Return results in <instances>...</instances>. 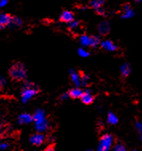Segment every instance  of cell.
Masks as SVG:
<instances>
[{
    "label": "cell",
    "mask_w": 142,
    "mask_h": 151,
    "mask_svg": "<svg viewBox=\"0 0 142 151\" xmlns=\"http://www.w3.org/2000/svg\"><path fill=\"white\" fill-rule=\"evenodd\" d=\"M27 68L24 66V64L22 63H14L11 68L9 69V75L11 78V79L16 81V82H20L24 80L27 77Z\"/></svg>",
    "instance_id": "obj_1"
},
{
    "label": "cell",
    "mask_w": 142,
    "mask_h": 151,
    "mask_svg": "<svg viewBox=\"0 0 142 151\" xmlns=\"http://www.w3.org/2000/svg\"><path fill=\"white\" fill-rule=\"evenodd\" d=\"M33 121L35 124V128L38 133L46 131L48 128V122L46 118L45 111L42 109H38L33 115Z\"/></svg>",
    "instance_id": "obj_2"
},
{
    "label": "cell",
    "mask_w": 142,
    "mask_h": 151,
    "mask_svg": "<svg viewBox=\"0 0 142 151\" xmlns=\"http://www.w3.org/2000/svg\"><path fill=\"white\" fill-rule=\"evenodd\" d=\"M38 91H39L38 87L33 83H31L30 81L25 82L22 86V93H21L22 102L27 103L28 101H30V99L35 96L38 93Z\"/></svg>",
    "instance_id": "obj_3"
},
{
    "label": "cell",
    "mask_w": 142,
    "mask_h": 151,
    "mask_svg": "<svg viewBox=\"0 0 142 151\" xmlns=\"http://www.w3.org/2000/svg\"><path fill=\"white\" fill-rule=\"evenodd\" d=\"M113 137L111 134H105L101 137L98 151H109L113 144Z\"/></svg>",
    "instance_id": "obj_4"
},
{
    "label": "cell",
    "mask_w": 142,
    "mask_h": 151,
    "mask_svg": "<svg viewBox=\"0 0 142 151\" xmlns=\"http://www.w3.org/2000/svg\"><path fill=\"white\" fill-rule=\"evenodd\" d=\"M45 139H46V137L42 133H37L35 134L30 136V142L31 144H33L34 146H41L45 142Z\"/></svg>",
    "instance_id": "obj_5"
},
{
    "label": "cell",
    "mask_w": 142,
    "mask_h": 151,
    "mask_svg": "<svg viewBox=\"0 0 142 151\" xmlns=\"http://www.w3.org/2000/svg\"><path fill=\"white\" fill-rule=\"evenodd\" d=\"M12 18L13 16H11V14H5V13L0 14V30L11 24Z\"/></svg>",
    "instance_id": "obj_6"
},
{
    "label": "cell",
    "mask_w": 142,
    "mask_h": 151,
    "mask_svg": "<svg viewBox=\"0 0 142 151\" xmlns=\"http://www.w3.org/2000/svg\"><path fill=\"white\" fill-rule=\"evenodd\" d=\"M98 30L100 35H106L107 34L109 33L110 30V26L109 23L106 21H103L101 23H99L98 27Z\"/></svg>",
    "instance_id": "obj_7"
},
{
    "label": "cell",
    "mask_w": 142,
    "mask_h": 151,
    "mask_svg": "<svg viewBox=\"0 0 142 151\" xmlns=\"http://www.w3.org/2000/svg\"><path fill=\"white\" fill-rule=\"evenodd\" d=\"M74 19V15L73 14V12H71L70 11H62V13L61 14L60 20L62 22H67L69 23L71 21H73Z\"/></svg>",
    "instance_id": "obj_8"
},
{
    "label": "cell",
    "mask_w": 142,
    "mask_h": 151,
    "mask_svg": "<svg viewBox=\"0 0 142 151\" xmlns=\"http://www.w3.org/2000/svg\"><path fill=\"white\" fill-rule=\"evenodd\" d=\"M101 45L102 48L106 50L107 51H115L118 49V47L116 46V44L110 40H105V41L101 42Z\"/></svg>",
    "instance_id": "obj_9"
},
{
    "label": "cell",
    "mask_w": 142,
    "mask_h": 151,
    "mask_svg": "<svg viewBox=\"0 0 142 151\" xmlns=\"http://www.w3.org/2000/svg\"><path fill=\"white\" fill-rule=\"evenodd\" d=\"M81 100L84 104L89 105L93 103V96L92 95V93H90L89 91H86L85 92H83L82 95L81 96Z\"/></svg>",
    "instance_id": "obj_10"
},
{
    "label": "cell",
    "mask_w": 142,
    "mask_h": 151,
    "mask_svg": "<svg viewBox=\"0 0 142 151\" xmlns=\"http://www.w3.org/2000/svg\"><path fill=\"white\" fill-rule=\"evenodd\" d=\"M80 43L84 47H90L92 45V36H89L87 35H82L79 39Z\"/></svg>",
    "instance_id": "obj_11"
},
{
    "label": "cell",
    "mask_w": 142,
    "mask_h": 151,
    "mask_svg": "<svg viewBox=\"0 0 142 151\" xmlns=\"http://www.w3.org/2000/svg\"><path fill=\"white\" fill-rule=\"evenodd\" d=\"M18 121L20 124H29L33 121V117L32 115H30V114L25 113L19 115Z\"/></svg>",
    "instance_id": "obj_12"
},
{
    "label": "cell",
    "mask_w": 142,
    "mask_h": 151,
    "mask_svg": "<svg viewBox=\"0 0 142 151\" xmlns=\"http://www.w3.org/2000/svg\"><path fill=\"white\" fill-rule=\"evenodd\" d=\"M134 11H133V9L130 7V5L129 4H126L125 5V7H124V14L121 15V18L122 19H130L132 17L134 16Z\"/></svg>",
    "instance_id": "obj_13"
},
{
    "label": "cell",
    "mask_w": 142,
    "mask_h": 151,
    "mask_svg": "<svg viewBox=\"0 0 142 151\" xmlns=\"http://www.w3.org/2000/svg\"><path fill=\"white\" fill-rule=\"evenodd\" d=\"M70 78L72 82L77 86H81V75L76 71H74V70H70Z\"/></svg>",
    "instance_id": "obj_14"
},
{
    "label": "cell",
    "mask_w": 142,
    "mask_h": 151,
    "mask_svg": "<svg viewBox=\"0 0 142 151\" xmlns=\"http://www.w3.org/2000/svg\"><path fill=\"white\" fill-rule=\"evenodd\" d=\"M83 92L84 91H82V89H80V88H74V89L70 90V92H69V93H70V98H72V99H80L81 96L82 95Z\"/></svg>",
    "instance_id": "obj_15"
},
{
    "label": "cell",
    "mask_w": 142,
    "mask_h": 151,
    "mask_svg": "<svg viewBox=\"0 0 142 151\" xmlns=\"http://www.w3.org/2000/svg\"><path fill=\"white\" fill-rule=\"evenodd\" d=\"M105 0H90V6L93 8L94 10L102 7V6L104 5Z\"/></svg>",
    "instance_id": "obj_16"
},
{
    "label": "cell",
    "mask_w": 142,
    "mask_h": 151,
    "mask_svg": "<svg viewBox=\"0 0 142 151\" xmlns=\"http://www.w3.org/2000/svg\"><path fill=\"white\" fill-rule=\"evenodd\" d=\"M120 73L121 74L123 75L124 77H127L128 74H130L131 72V67L129 66V64L128 63H125L123 64L122 66H120Z\"/></svg>",
    "instance_id": "obj_17"
},
{
    "label": "cell",
    "mask_w": 142,
    "mask_h": 151,
    "mask_svg": "<svg viewBox=\"0 0 142 151\" xmlns=\"http://www.w3.org/2000/svg\"><path fill=\"white\" fill-rule=\"evenodd\" d=\"M107 122L110 125H116L118 123V118L112 112H109L107 116Z\"/></svg>",
    "instance_id": "obj_18"
},
{
    "label": "cell",
    "mask_w": 142,
    "mask_h": 151,
    "mask_svg": "<svg viewBox=\"0 0 142 151\" xmlns=\"http://www.w3.org/2000/svg\"><path fill=\"white\" fill-rule=\"evenodd\" d=\"M100 44H101V40L99 39V37H98V36H92V45H91V47L95 48V47H98Z\"/></svg>",
    "instance_id": "obj_19"
},
{
    "label": "cell",
    "mask_w": 142,
    "mask_h": 151,
    "mask_svg": "<svg viewBox=\"0 0 142 151\" xmlns=\"http://www.w3.org/2000/svg\"><path fill=\"white\" fill-rule=\"evenodd\" d=\"M77 53H78V55L82 58H86L88 56H90V53L85 48H79L77 50Z\"/></svg>",
    "instance_id": "obj_20"
},
{
    "label": "cell",
    "mask_w": 142,
    "mask_h": 151,
    "mask_svg": "<svg viewBox=\"0 0 142 151\" xmlns=\"http://www.w3.org/2000/svg\"><path fill=\"white\" fill-rule=\"evenodd\" d=\"M89 82H90V77L88 75L84 74L81 76V85L85 86L89 84Z\"/></svg>",
    "instance_id": "obj_21"
},
{
    "label": "cell",
    "mask_w": 142,
    "mask_h": 151,
    "mask_svg": "<svg viewBox=\"0 0 142 151\" xmlns=\"http://www.w3.org/2000/svg\"><path fill=\"white\" fill-rule=\"evenodd\" d=\"M113 151H127L126 146L121 143H118L116 144L113 147Z\"/></svg>",
    "instance_id": "obj_22"
},
{
    "label": "cell",
    "mask_w": 142,
    "mask_h": 151,
    "mask_svg": "<svg viewBox=\"0 0 142 151\" xmlns=\"http://www.w3.org/2000/svg\"><path fill=\"white\" fill-rule=\"evenodd\" d=\"M78 26H79V22L74 19L68 23L69 28L71 29V30H74V29H76V28L78 27Z\"/></svg>",
    "instance_id": "obj_23"
},
{
    "label": "cell",
    "mask_w": 142,
    "mask_h": 151,
    "mask_svg": "<svg viewBox=\"0 0 142 151\" xmlns=\"http://www.w3.org/2000/svg\"><path fill=\"white\" fill-rule=\"evenodd\" d=\"M22 23V21L21 19H19V18H18V17H13V18H12L11 24L19 27V26H21Z\"/></svg>",
    "instance_id": "obj_24"
},
{
    "label": "cell",
    "mask_w": 142,
    "mask_h": 151,
    "mask_svg": "<svg viewBox=\"0 0 142 151\" xmlns=\"http://www.w3.org/2000/svg\"><path fill=\"white\" fill-rule=\"evenodd\" d=\"M136 128H137V131L139 133L140 136H142V123L140 122H136Z\"/></svg>",
    "instance_id": "obj_25"
},
{
    "label": "cell",
    "mask_w": 142,
    "mask_h": 151,
    "mask_svg": "<svg viewBox=\"0 0 142 151\" xmlns=\"http://www.w3.org/2000/svg\"><path fill=\"white\" fill-rule=\"evenodd\" d=\"M6 85V79L3 77H0V91H3Z\"/></svg>",
    "instance_id": "obj_26"
},
{
    "label": "cell",
    "mask_w": 142,
    "mask_h": 151,
    "mask_svg": "<svg viewBox=\"0 0 142 151\" xmlns=\"http://www.w3.org/2000/svg\"><path fill=\"white\" fill-rule=\"evenodd\" d=\"M96 11H97V13H98V14H100V15H102V16L106 15V14H105V11L104 9L102 8V7H100V8L97 9Z\"/></svg>",
    "instance_id": "obj_27"
},
{
    "label": "cell",
    "mask_w": 142,
    "mask_h": 151,
    "mask_svg": "<svg viewBox=\"0 0 142 151\" xmlns=\"http://www.w3.org/2000/svg\"><path fill=\"white\" fill-rule=\"evenodd\" d=\"M8 3V0H0V7H4Z\"/></svg>",
    "instance_id": "obj_28"
},
{
    "label": "cell",
    "mask_w": 142,
    "mask_h": 151,
    "mask_svg": "<svg viewBox=\"0 0 142 151\" xmlns=\"http://www.w3.org/2000/svg\"><path fill=\"white\" fill-rule=\"evenodd\" d=\"M43 151H55V146H53V145H50V146H47V148L45 149Z\"/></svg>",
    "instance_id": "obj_29"
},
{
    "label": "cell",
    "mask_w": 142,
    "mask_h": 151,
    "mask_svg": "<svg viewBox=\"0 0 142 151\" xmlns=\"http://www.w3.org/2000/svg\"><path fill=\"white\" fill-rule=\"evenodd\" d=\"M68 98H70V93H63L62 95V97H61V99H62V100H66V99H67Z\"/></svg>",
    "instance_id": "obj_30"
},
{
    "label": "cell",
    "mask_w": 142,
    "mask_h": 151,
    "mask_svg": "<svg viewBox=\"0 0 142 151\" xmlns=\"http://www.w3.org/2000/svg\"><path fill=\"white\" fill-rule=\"evenodd\" d=\"M8 147V145L6 143H1L0 144V150H6Z\"/></svg>",
    "instance_id": "obj_31"
},
{
    "label": "cell",
    "mask_w": 142,
    "mask_h": 151,
    "mask_svg": "<svg viewBox=\"0 0 142 151\" xmlns=\"http://www.w3.org/2000/svg\"><path fill=\"white\" fill-rule=\"evenodd\" d=\"M142 0H135V2H136V3H141V2Z\"/></svg>",
    "instance_id": "obj_32"
},
{
    "label": "cell",
    "mask_w": 142,
    "mask_h": 151,
    "mask_svg": "<svg viewBox=\"0 0 142 151\" xmlns=\"http://www.w3.org/2000/svg\"><path fill=\"white\" fill-rule=\"evenodd\" d=\"M141 142H142V136H141Z\"/></svg>",
    "instance_id": "obj_33"
},
{
    "label": "cell",
    "mask_w": 142,
    "mask_h": 151,
    "mask_svg": "<svg viewBox=\"0 0 142 151\" xmlns=\"http://www.w3.org/2000/svg\"><path fill=\"white\" fill-rule=\"evenodd\" d=\"M0 130H1V125H0Z\"/></svg>",
    "instance_id": "obj_34"
},
{
    "label": "cell",
    "mask_w": 142,
    "mask_h": 151,
    "mask_svg": "<svg viewBox=\"0 0 142 151\" xmlns=\"http://www.w3.org/2000/svg\"><path fill=\"white\" fill-rule=\"evenodd\" d=\"M132 151H139V150H132Z\"/></svg>",
    "instance_id": "obj_35"
},
{
    "label": "cell",
    "mask_w": 142,
    "mask_h": 151,
    "mask_svg": "<svg viewBox=\"0 0 142 151\" xmlns=\"http://www.w3.org/2000/svg\"><path fill=\"white\" fill-rule=\"evenodd\" d=\"M86 151H92V150H86Z\"/></svg>",
    "instance_id": "obj_36"
}]
</instances>
